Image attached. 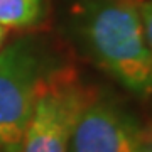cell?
<instances>
[{
    "instance_id": "6da1fadb",
    "label": "cell",
    "mask_w": 152,
    "mask_h": 152,
    "mask_svg": "<svg viewBox=\"0 0 152 152\" xmlns=\"http://www.w3.org/2000/svg\"><path fill=\"white\" fill-rule=\"evenodd\" d=\"M73 29L90 59L127 91L152 95V51L140 0H76Z\"/></svg>"
},
{
    "instance_id": "7a4b0ae2",
    "label": "cell",
    "mask_w": 152,
    "mask_h": 152,
    "mask_svg": "<svg viewBox=\"0 0 152 152\" xmlns=\"http://www.w3.org/2000/svg\"><path fill=\"white\" fill-rule=\"evenodd\" d=\"M41 51L27 39L0 49V149L19 152L42 83L51 75Z\"/></svg>"
},
{
    "instance_id": "3957f363",
    "label": "cell",
    "mask_w": 152,
    "mask_h": 152,
    "mask_svg": "<svg viewBox=\"0 0 152 152\" xmlns=\"http://www.w3.org/2000/svg\"><path fill=\"white\" fill-rule=\"evenodd\" d=\"M88 93L69 71H51L42 83L19 152H68Z\"/></svg>"
},
{
    "instance_id": "277c9868",
    "label": "cell",
    "mask_w": 152,
    "mask_h": 152,
    "mask_svg": "<svg viewBox=\"0 0 152 152\" xmlns=\"http://www.w3.org/2000/svg\"><path fill=\"white\" fill-rule=\"evenodd\" d=\"M145 135L117 103L88 95L78 115L68 152H140Z\"/></svg>"
},
{
    "instance_id": "5b68a950",
    "label": "cell",
    "mask_w": 152,
    "mask_h": 152,
    "mask_svg": "<svg viewBox=\"0 0 152 152\" xmlns=\"http://www.w3.org/2000/svg\"><path fill=\"white\" fill-rule=\"evenodd\" d=\"M44 0H0V26L5 29L31 27L41 20Z\"/></svg>"
},
{
    "instance_id": "8992f818",
    "label": "cell",
    "mask_w": 152,
    "mask_h": 152,
    "mask_svg": "<svg viewBox=\"0 0 152 152\" xmlns=\"http://www.w3.org/2000/svg\"><path fill=\"white\" fill-rule=\"evenodd\" d=\"M140 17L147 44L152 51V0H140Z\"/></svg>"
},
{
    "instance_id": "52a82bcc",
    "label": "cell",
    "mask_w": 152,
    "mask_h": 152,
    "mask_svg": "<svg viewBox=\"0 0 152 152\" xmlns=\"http://www.w3.org/2000/svg\"><path fill=\"white\" fill-rule=\"evenodd\" d=\"M140 152H152V137H145V140L142 144Z\"/></svg>"
},
{
    "instance_id": "ba28073f",
    "label": "cell",
    "mask_w": 152,
    "mask_h": 152,
    "mask_svg": "<svg viewBox=\"0 0 152 152\" xmlns=\"http://www.w3.org/2000/svg\"><path fill=\"white\" fill-rule=\"evenodd\" d=\"M5 37H7V29L0 26V49H2V46H4V41H5Z\"/></svg>"
},
{
    "instance_id": "9c48e42d",
    "label": "cell",
    "mask_w": 152,
    "mask_h": 152,
    "mask_svg": "<svg viewBox=\"0 0 152 152\" xmlns=\"http://www.w3.org/2000/svg\"><path fill=\"white\" fill-rule=\"evenodd\" d=\"M0 152H4V151H2V149H0Z\"/></svg>"
}]
</instances>
